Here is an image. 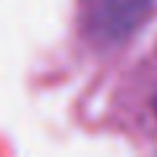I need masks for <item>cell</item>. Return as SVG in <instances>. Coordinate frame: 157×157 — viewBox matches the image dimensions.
<instances>
[{"label":"cell","instance_id":"6da1fadb","mask_svg":"<svg viewBox=\"0 0 157 157\" xmlns=\"http://www.w3.org/2000/svg\"><path fill=\"white\" fill-rule=\"evenodd\" d=\"M157 0H76V37L92 58H113L155 18Z\"/></svg>","mask_w":157,"mask_h":157},{"label":"cell","instance_id":"7a4b0ae2","mask_svg":"<svg viewBox=\"0 0 157 157\" xmlns=\"http://www.w3.org/2000/svg\"><path fill=\"white\" fill-rule=\"evenodd\" d=\"M107 118L131 141L157 152V58L152 52L118 78L110 92Z\"/></svg>","mask_w":157,"mask_h":157},{"label":"cell","instance_id":"3957f363","mask_svg":"<svg viewBox=\"0 0 157 157\" xmlns=\"http://www.w3.org/2000/svg\"><path fill=\"white\" fill-rule=\"evenodd\" d=\"M152 55H155V58H157V45H155V50H152Z\"/></svg>","mask_w":157,"mask_h":157}]
</instances>
